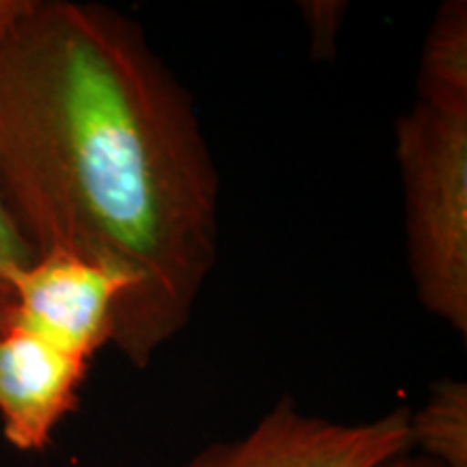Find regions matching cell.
Returning <instances> with one entry per match:
<instances>
[{"instance_id": "obj_1", "label": "cell", "mask_w": 467, "mask_h": 467, "mask_svg": "<svg viewBox=\"0 0 467 467\" xmlns=\"http://www.w3.org/2000/svg\"><path fill=\"white\" fill-rule=\"evenodd\" d=\"M0 191L35 254L130 282L110 340L128 364L184 329L217 262L219 173L191 93L137 22L33 0L0 37Z\"/></svg>"}, {"instance_id": "obj_2", "label": "cell", "mask_w": 467, "mask_h": 467, "mask_svg": "<svg viewBox=\"0 0 467 467\" xmlns=\"http://www.w3.org/2000/svg\"><path fill=\"white\" fill-rule=\"evenodd\" d=\"M396 159L418 301L467 336V115L418 102L396 121Z\"/></svg>"}, {"instance_id": "obj_3", "label": "cell", "mask_w": 467, "mask_h": 467, "mask_svg": "<svg viewBox=\"0 0 467 467\" xmlns=\"http://www.w3.org/2000/svg\"><path fill=\"white\" fill-rule=\"evenodd\" d=\"M411 411L344 424L303 413L284 396L249 433L210 443L182 467H377L411 451Z\"/></svg>"}, {"instance_id": "obj_4", "label": "cell", "mask_w": 467, "mask_h": 467, "mask_svg": "<svg viewBox=\"0 0 467 467\" xmlns=\"http://www.w3.org/2000/svg\"><path fill=\"white\" fill-rule=\"evenodd\" d=\"M11 323L87 361L113 340L132 285L115 268L67 251H44L9 275Z\"/></svg>"}, {"instance_id": "obj_5", "label": "cell", "mask_w": 467, "mask_h": 467, "mask_svg": "<svg viewBox=\"0 0 467 467\" xmlns=\"http://www.w3.org/2000/svg\"><path fill=\"white\" fill-rule=\"evenodd\" d=\"M89 361L7 320L0 327V420L16 451L42 452L78 407Z\"/></svg>"}, {"instance_id": "obj_6", "label": "cell", "mask_w": 467, "mask_h": 467, "mask_svg": "<svg viewBox=\"0 0 467 467\" xmlns=\"http://www.w3.org/2000/svg\"><path fill=\"white\" fill-rule=\"evenodd\" d=\"M418 102L441 113L467 115V5L443 3L424 37Z\"/></svg>"}, {"instance_id": "obj_7", "label": "cell", "mask_w": 467, "mask_h": 467, "mask_svg": "<svg viewBox=\"0 0 467 467\" xmlns=\"http://www.w3.org/2000/svg\"><path fill=\"white\" fill-rule=\"evenodd\" d=\"M411 448L443 467H467V388L457 379H443L429 400L411 413Z\"/></svg>"}, {"instance_id": "obj_8", "label": "cell", "mask_w": 467, "mask_h": 467, "mask_svg": "<svg viewBox=\"0 0 467 467\" xmlns=\"http://www.w3.org/2000/svg\"><path fill=\"white\" fill-rule=\"evenodd\" d=\"M33 244L26 241L11 213L3 191H0V327L7 323L14 309V292L9 285V275L16 268L28 266L35 260Z\"/></svg>"}, {"instance_id": "obj_9", "label": "cell", "mask_w": 467, "mask_h": 467, "mask_svg": "<svg viewBox=\"0 0 467 467\" xmlns=\"http://www.w3.org/2000/svg\"><path fill=\"white\" fill-rule=\"evenodd\" d=\"M301 16L312 37V55L320 61H329L336 57L337 35H340L347 3L337 0H306L299 5Z\"/></svg>"}, {"instance_id": "obj_10", "label": "cell", "mask_w": 467, "mask_h": 467, "mask_svg": "<svg viewBox=\"0 0 467 467\" xmlns=\"http://www.w3.org/2000/svg\"><path fill=\"white\" fill-rule=\"evenodd\" d=\"M33 0H0V37L26 14Z\"/></svg>"}, {"instance_id": "obj_11", "label": "cell", "mask_w": 467, "mask_h": 467, "mask_svg": "<svg viewBox=\"0 0 467 467\" xmlns=\"http://www.w3.org/2000/svg\"><path fill=\"white\" fill-rule=\"evenodd\" d=\"M377 467H443L437 461L424 457V454H411V451L396 454V457L383 461L381 465Z\"/></svg>"}]
</instances>
